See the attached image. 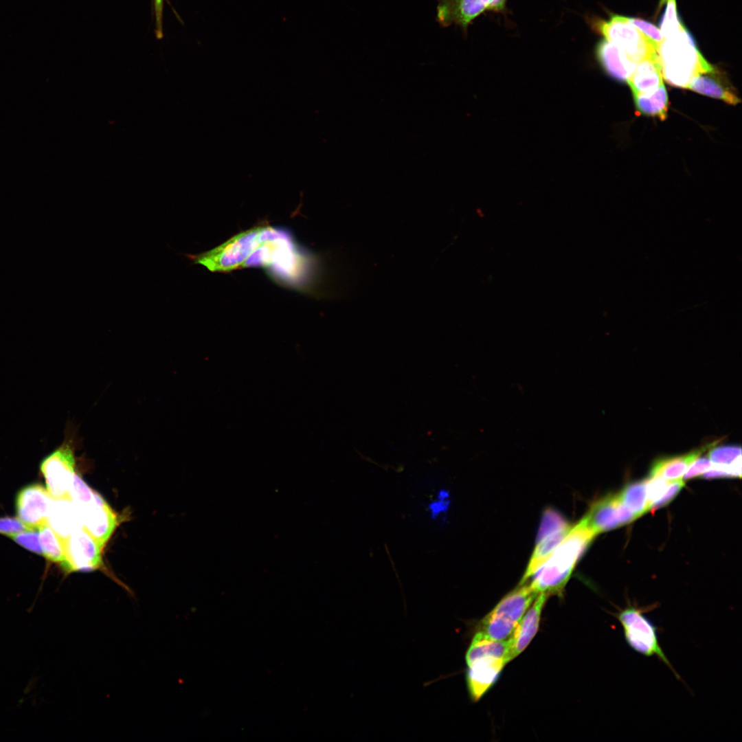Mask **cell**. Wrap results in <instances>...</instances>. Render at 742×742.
<instances>
[{"mask_svg":"<svg viewBox=\"0 0 742 742\" xmlns=\"http://www.w3.org/2000/svg\"><path fill=\"white\" fill-rule=\"evenodd\" d=\"M186 256L212 272L261 266L277 280L295 285L307 276V259L291 236L270 225L252 227L210 251Z\"/></svg>","mask_w":742,"mask_h":742,"instance_id":"cell-1","label":"cell"},{"mask_svg":"<svg viewBox=\"0 0 742 742\" xmlns=\"http://www.w3.org/2000/svg\"><path fill=\"white\" fill-rule=\"evenodd\" d=\"M596 536L581 519L572 526L553 553L530 578L528 583L532 589L538 594L561 596L578 561Z\"/></svg>","mask_w":742,"mask_h":742,"instance_id":"cell-2","label":"cell"},{"mask_svg":"<svg viewBox=\"0 0 742 742\" xmlns=\"http://www.w3.org/2000/svg\"><path fill=\"white\" fill-rule=\"evenodd\" d=\"M657 54L662 78L673 87L687 89L696 76L715 70L700 53L685 27L664 38Z\"/></svg>","mask_w":742,"mask_h":742,"instance_id":"cell-3","label":"cell"},{"mask_svg":"<svg viewBox=\"0 0 742 742\" xmlns=\"http://www.w3.org/2000/svg\"><path fill=\"white\" fill-rule=\"evenodd\" d=\"M508 640L474 636L466 653V684L473 701L479 700L493 685L504 666L510 662Z\"/></svg>","mask_w":742,"mask_h":742,"instance_id":"cell-4","label":"cell"},{"mask_svg":"<svg viewBox=\"0 0 742 742\" xmlns=\"http://www.w3.org/2000/svg\"><path fill=\"white\" fill-rule=\"evenodd\" d=\"M653 609L655 605L640 607L629 603L625 608L611 614L621 625L625 640L632 650L647 657H657L671 670L677 679H681L660 646L659 628L644 615Z\"/></svg>","mask_w":742,"mask_h":742,"instance_id":"cell-5","label":"cell"},{"mask_svg":"<svg viewBox=\"0 0 742 742\" xmlns=\"http://www.w3.org/2000/svg\"><path fill=\"white\" fill-rule=\"evenodd\" d=\"M537 595L528 583H520L484 617L477 632L495 640L509 639Z\"/></svg>","mask_w":742,"mask_h":742,"instance_id":"cell-6","label":"cell"},{"mask_svg":"<svg viewBox=\"0 0 742 742\" xmlns=\"http://www.w3.org/2000/svg\"><path fill=\"white\" fill-rule=\"evenodd\" d=\"M592 23L634 67L644 58L657 52V46L632 24L628 17L613 15L607 21L594 19Z\"/></svg>","mask_w":742,"mask_h":742,"instance_id":"cell-7","label":"cell"},{"mask_svg":"<svg viewBox=\"0 0 742 742\" xmlns=\"http://www.w3.org/2000/svg\"><path fill=\"white\" fill-rule=\"evenodd\" d=\"M40 471L54 499H69V491L76 473L73 439L67 438L46 456L40 464Z\"/></svg>","mask_w":742,"mask_h":742,"instance_id":"cell-8","label":"cell"},{"mask_svg":"<svg viewBox=\"0 0 742 742\" xmlns=\"http://www.w3.org/2000/svg\"><path fill=\"white\" fill-rule=\"evenodd\" d=\"M436 21L442 27L455 25L466 34L469 25L486 12L504 13L507 0H437Z\"/></svg>","mask_w":742,"mask_h":742,"instance_id":"cell-9","label":"cell"},{"mask_svg":"<svg viewBox=\"0 0 742 742\" xmlns=\"http://www.w3.org/2000/svg\"><path fill=\"white\" fill-rule=\"evenodd\" d=\"M66 563L63 570L67 572H89L103 565L100 543L82 526L64 538Z\"/></svg>","mask_w":742,"mask_h":742,"instance_id":"cell-10","label":"cell"},{"mask_svg":"<svg viewBox=\"0 0 742 742\" xmlns=\"http://www.w3.org/2000/svg\"><path fill=\"white\" fill-rule=\"evenodd\" d=\"M74 505L81 526L104 548L117 525L115 512L97 492L88 502Z\"/></svg>","mask_w":742,"mask_h":742,"instance_id":"cell-11","label":"cell"},{"mask_svg":"<svg viewBox=\"0 0 742 742\" xmlns=\"http://www.w3.org/2000/svg\"><path fill=\"white\" fill-rule=\"evenodd\" d=\"M638 517L622 502L619 494L595 502L581 520L597 535L636 520Z\"/></svg>","mask_w":742,"mask_h":742,"instance_id":"cell-12","label":"cell"},{"mask_svg":"<svg viewBox=\"0 0 742 742\" xmlns=\"http://www.w3.org/2000/svg\"><path fill=\"white\" fill-rule=\"evenodd\" d=\"M53 498L39 484L22 488L16 496L15 507L18 518L32 530H38L47 524Z\"/></svg>","mask_w":742,"mask_h":742,"instance_id":"cell-13","label":"cell"},{"mask_svg":"<svg viewBox=\"0 0 742 742\" xmlns=\"http://www.w3.org/2000/svg\"><path fill=\"white\" fill-rule=\"evenodd\" d=\"M549 596L539 594L508 639L510 660L519 655L537 633L542 609Z\"/></svg>","mask_w":742,"mask_h":742,"instance_id":"cell-14","label":"cell"},{"mask_svg":"<svg viewBox=\"0 0 742 742\" xmlns=\"http://www.w3.org/2000/svg\"><path fill=\"white\" fill-rule=\"evenodd\" d=\"M627 82L633 95L649 93L664 85L657 52L639 62Z\"/></svg>","mask_w":742,"mask_h":742,"instance_id":"cell-15","label":"cell"},{"mask_svg":"<svg viewBox=\"0 0 742 742\" xmlns=\"http://www.w3.org/2000/svg\"><path fill=\"white\" fill-rule=\"evenodd\" d=\"M595 53L600 65L609 76L627 82L635 67L614 44L602 39L597 43Z\"/></svg>","mask_w":742,"mask_h":742,"instance_id":"cell-16","label":"cell"},{"mask_svg":"<svg viewBox=\"0 0 742 742\" xmlns=\"http://www.w3.org/2000/svg\"><path fill=\"white\" fill-rule=\"evenodd\" d=\"M718 71L699 75L694 78L687 89L698 93L723 100L727 104L737 105L741 99L734 89L725 79L717 74Z\"/></svg>","mask_w":742,"mask_h":742,"instance_id":"cell-17","label":"cell"},{"mask_svg":"<svg viewBox=\"0 0 742 742\" xmlns=\"http://www.w3.org/2000/svg\"><path fill=\"white\" fill-rule=\"evenodd\" d=\"M717 442L705 445L681 456L664 458L655 461L650 471L649 477H661L666 480L682 479L688 468L706 449Z\"/></svg>","mask_w":742,"mask_h":742,"instance_id":"cell-18","label":"cell"},{"mask_svg":"<svg viewBox=\"0 0 742 742\" xmlns=\"http://www.w3.org/2000/svg\"><path fill=\"white\" fill-rule=\"evenodd\" d=\"M47 524L63 538L81 526L77 510L69 499H53Z\"/></svg>","mask_w":742,"mask_h":742,"instance_id":"cell-19","label":"cell"},{"mask_svg":"<svg viewBox=\"0 0 742 742\" xmlns=\"http://www.w3.org/2000/svg\"><path fill=\"white\" fill-rule=\"evenodd\" d=\"M573 525L555 531L536 542L534 551L521 581L527 582L553 553Z\"/></svg>","mask_w":742,"mask_h":742,"instance_id":"cell-20","label":"cell"},{"mask_svg":"<svg viewBox=\"0 0 742 742\" xmlns=\"http://www.w3.org/2000/svg\"><path fill=\"white\" fill-rule=\"evenodd\" d=\"M637 111L643 115L664 120L667 117L668 98L664 84L646 93L633 95Z\"/></svg>","mask_w":742,"mask_h":742,"instance_id":"cell-21","label":"cell"},{"mask_svg":"<svg viewBox=\"0 0 742 742\" xmlns=\"http://www.w3.org/2000/svg\"><path fill=\"white\" fill-rule=\"evenodd\" d=\"M712 465L727 472L731 477L741 476V448L721 446L712 449L708 456Z\"/></svg>","mask_w":742,"mask_h":742,"instance_id":"cell-22","label":"cell"},{"mask_svg":"<svg viewBox=\"0 0 742 742\" xmlns=\"http://www.w3.org/2000/svg\"><path fill=\"white\" fill-rule=\"evenodd\" d=\"M43 555L50 561L63 567L66 563L64 538L57 534L48 524L38 528Z\"/></svg>","mask_w":742,"mask_h":742,"instance_id":"cell-23","label":"cell"},{"mask_svg":"<svg viewBox=\"0 0 742 742\" xmlns=\"http://www.w3.org/2000/svg\"><path fill=\"white\" fill-rule=\"evenodd\" d=\"M622 502L638 517L649 510L647 480L627 484L619 493Z\"/></svg>","mask_w":742,"mask_h":742,"instance_id":"cell-24","label":"cell"},{"mask_svg":"<svg viewBox=\"0 0 742 742\" xmlns=\"http://www.w3.org/2000/svg\"><path fill=\"white\" fill-rule=\"evenodd\" d=\"M571 525L559 511L548 508L543 513L536 542L555 531Z\"/></svg>","mask_w":742,"mask_h":742,"instance_id":"cell-25","label":"cell"},{"mask_svg":"<svg viewBox=\"0 0 742 742\" xmlns=\"http://www.w3.org/2000/svg\"><path fill=\"white\" fill-rule=\"evenodd\" d=\"M665 4V10L660 21L661 33L667 38L684 27L679 19L675 0H662Z\"/></svg>","mask_w":742,"mask_h":742,"instance_id":"cell-26","label":"cell"},{"mask_svg":"<svg viewBox=\"0 0 742 742\" xmlns=\"http://www.w3.org/2000/svg\"><path fill=\"white\" fill-rule=\"evenodd\" d=\"M35 530L21 532L10 537V538L24 548L37 554H43L39 533H37Z\"/></svg>","mask_w":742,"mask_h":742,"instance_id":"cell-27","label":"cell"},{"mask_svg":"<svg viewBox=\"0 0 742 742\" xmlns=\"http://www.w3.org/2000/svg\"><path fill=\"white\" fill-rule=\"evenodd\" d=\"M671 481L661 477H649L647 480V494L649 506L659 499L666 491Z\"/></svg>","mask_w":742,"mask_h":742,"instance_id":"cell-28","label":"cell"},{"mask_svg":"<svg viewBox=\"0 0 742 742\" xmlns=\"http://www.w3.org/2000/svg\"><path fill=\"white\" fill-rule=\"evenodd\" d=\"M684 486V481L682 479L671 481L664 495L651 505L649 510H656L666 506L677 496Z\"/></svg>","mask_w":742,"mask_h":742,"instance_id":"cell-29","label":"cell"},{"mask_svg":"<svg viewBox=\"0 0 742 742\" xmlns=\"http://www.w3.org/2000/svg\"><path fill=\"white\" fill-rule=\"evenodd\" d=\"M629 21L651 41H652L657 47L663 41L664 37L660 30L651 23L643 19L634 18H629Z\"/></svg>","mask_w":742,"mask_h":742,"instance_id":"cell-30","label":"cell"},{"mask_svg":"<svg viewBox=\"0 0 742 742\" xmlns=\"http://www.w3.org/2000/svg\"><path fill=\"white\" fill-rule=\"evenodd\" d=\"M27 530H33L27 527L19 518L10 517H0V534L10 537L14 535Z\"/></svg>","mask_w":742,"mask_h":742,"instance_id":"cell-31","label":"cell"},{"mask_svg":"<svg viewBox=\"0 0 742 742\" xmlns=\"http://www.w3.org/2000/svg\"><path fill=\"white\" fill-rule=\"evenodd\" d=\"M712 464L708 457H701L696 459L688 468L683 475L682 480H687L702 475L711 468Z\"/></svg>","mask_w":742,"mask_h":742,"instance_id":"cell-32","label":"cell"},{"mask_svg":"<svg viewBox=\"0 0 742 742\" xmlns=\"http://www.w3.org/2000/svg\"><path fill=\"white\" fill-rule=\"evenodd\" d=\"M164 0H153L155 21V32L157 39L163 37V11Z\"/></svg>","mask_w":742,"mask_h":742,"instance_id":"cell-33","label":"cell"}]
</instances>
